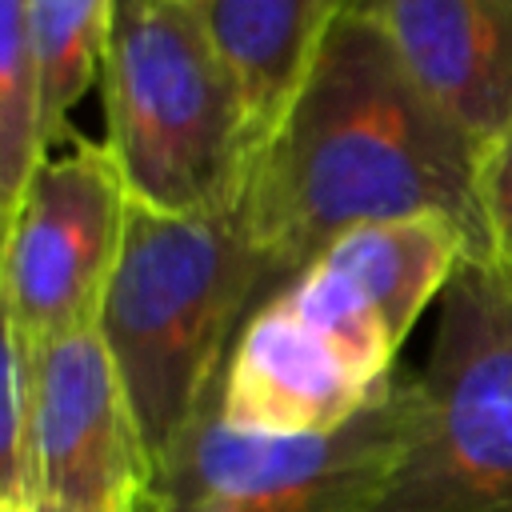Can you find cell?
<instances>
[{"label": "cell", "mask_w": 512, "mask_h": 512, "mask_svg": "<svg viewBox=\"0 0 512 512\" xmlns=\"http://www.w3.org/2000/svg\"><path fill=\"white\" fill-rule=\"evenodd\" d=\"M280 296L288 308L340 356V364L368 388H380L396 372L400 344L392 340L384 316L372 308V300L340 276L332 264L312 260L304 272H296Z\"/></svg>", "instance_id": "obj_13"}, {"label": "cell", "mask_w": 512, "mask_h": 512, "mask_svg": "<svg viewBox=\"0 0 512 512\" xmlns=\"http://www.w3.org/2000/svg\"><path fill=\"white\" fill-rule=\"evenodd\" d=\"M116 0H28V28L40 64L44 148L72 140V108L100 76Z\"/></svg>", "instance_id": "obj_12"}, {"label": "cell", "mask_w": 512, "mask_h": 512, "mask_svg": "<svg viewBox=\"0 0 512 512\" xmlns=\"http://www.w3.org/2000/svg\"><path fill=\"white\" fill-rule=\"evenodd\" d=\"M484 148L512 128V0H352Z\"/></svg>", "instance_id": "obj_9"}, {"label": "cell", "mask_w": 512, "mask_h": 512, "mask_svg": "<svg viewBox=\"0 0 512 512\" xmlns=\"http://www.w3.org/2000/svg\"><path fill=\"white\" fill-rule=\"evenodd\" d=\"M480 212L488 256L512 264V128L480 148Z\"/></svg>", "instance_id": "obj_16"}, {"label": "cell", "mask_w": 512, "mask_h": 512, "mask_svg": "<svg viewBox=\"0 0 512 512\" xmlns=\"http://www.w3.org/2000/svg\"><path fill=\"white\" fill-rule=\"evenodd\" d=\"M0 512H36V508L24 500H0Z\"/></svg>", "instance_id": "obj_17"}, {"label": "cell", "mask_w": 512, "mask_h": 512, "mask_svg": "<svg viewBox=\"0 0 512 512\" xmlns=\"http://www.w3.org/2000/svg\"><path fill=\"white\" fill-rule=\"evenodd\" d=\"M100 88L104 144L132 204L192 216L244 200L260 132L196 8L180 0H116Z\"/></svg>", "instance_id": "obj_3"}, {"label": "cell", "mask_w": 512, "mask_h": 512, "mask_svg": "<svg viewBox=\"0 0 512 512\" xmlns=\"http://www.w3.org/2000/svg\"><path fill=\"white\" fill-rule=\"evenodd\" d=\"M44 160V100L28 0H0V220L16 212Z\"/></svg>", "instance_id": "obj_14"}, {"label": "cell", "mask_w": 512, "mask_h": 512, "mask_svg": "<svg viewBox=\"0 0 512 512\" xmlns=\"http://www.w3.org/2000/svg\"><path fill=\"white\" fill-rule=\"evenodd\" d=\"M180 4H188V8H196V12H204V8H208V0H180Z\"/></svg>", "instance_id": "obj_18"}, {"label": "cell", "mask_w": 512, "mask_h": 512, "mask_svg": "<svg viewBox=\"0 0 512 512\" xmlns=\"http://www.w3.org/2000/svg\"><path fill=\"white\" fill-rule=\"evenodd\" d=\"M468 256H472V244L452 220L408 216V220L356 228L336 244H328L316 260L348 276L384 316L392 340L404 344L420 312L436 296H444L448 280Z\"/></svg>", "instance_id": "obj_11"}, {"label": "cell", "mask_w": 512, "mask_h": 512, "mask_svg": "<svg viewBox=\"0 0 512 512\" xmlns=\"http://www.w3.org/2000/svg\"><path fill=\"white\" fill-rule=\"evenodd\" d=\"M416 372H392L340 428L312 436L240 432L216 388L156 468V512H360L404 452Z\"/></svg>", "instance_id": "obj_5"}, {"label": "cell", "mask_w": 512, "mask_h": 512, "mask_svg": "<svg viewBox=\"0 0 512 512\" xmlns=\"http://www.w3.org/2000/svg\"><path fill=\"white\" fill-rule=\"evenodd\" d=\"M28 180L4 220L0 296L4 324L36 348L100 328L124 236L128 188L108 144L72 136Z\"/></svg>", "instance_id": "obj_6"}, {"label": "cell", "mask_w": 512, "mask_h": 512, "mask_svg": "<svg viewBox=\"0 0 512 512\" xmlns=\"http://www.w3.org/2000/svg\"><path fill=\"white\" fill-rule=\"evenodd\" d=\"M28 504L156 512V464L100 328L40 348Z\"/></svg>", "instance_id": "obj_7"}, {"label": "cell", "mask_w": 512, "mask_h": 512, "mask_svg": "<svg viewBox=\"0 0 512 512\" xmlns=\"http://www.w3.org/2000/svg\"><path fill=\"white\" fill-rule=\"evenodd\" d=\"M268 292L244 200L192 216L128 204L100 336L156 468L220 384L244 320Z\"/></svg>", "instance_id": "obj_2"}, {"label": "cell", "mask_w": 512, "mask_h": 512, "mask_svg": "<svg viewBox=\"0 0 512 512\" xmlns=\"http://www.w3.org/2000/svg\"><path fill=\"white\" fill-rule=\"evenodd\" d=\"M380 388L360 384L340 356L272 292L240 328L216 384L220 416L240 432L312 436L348 424Z\"/></svg>", "instance_id": "obj_8"}, {"label": "cell", "mask_w": 512, "mask_h": 512, "mask_svg": "<svg viewBox=\"0 0 512 512\" xmlns=\"http://www.w3.org/2000/svg\"><path fill=\"white\" fill-rule=\"evenodd\" d=\"M360 512H512V264L468 256L440 296L400 460Z\"/></svg>", "instance_id": "obj_4"}, {"label": "cell", "mask_w": 512, "mask_h": 512, "mask_svg": "<svg viewBox=\"0 0 512 512\" xmlns=\"http://www.w3.org/2000/svg\"><path fill=\"white\" fill-rule=\"evenodd\" d=\"M40 348L4 324V428H0V500L32 492V428H36Z\"/></svg>", "instance_id": "obj_15"}, {"label": "cell", "mask_w": 512, "mask_h": 512, "mask_svg": "<svg viewBox=\"0 0 512 512\" xmlns=\"http://www.w3.org/2000/svg\"><path fill=\"white\" fill-rule=\"evenodd\" d=\"M348 8L352 0H208L200 12L248 96L260 148L280 128L324 36Z\"/></svg>", "instance_id": "obj_10"}, {"label": "cell", "mask_w": 512, "mask_h": 512, "mask_svg": "<svg viewBox=\"0 0 512 512\" xmlns=\"http://www.w3.org/2000/svg\"><path fill=\"white\" fill-rule=\"evenodd\" d=\"M244 212L272 292L340 236L408 216H444L468 236L472 256H488L480 144L356 4L332 24L260 148Z\"/></svg>", "instance_id": "obj_1"}]
</instances>
